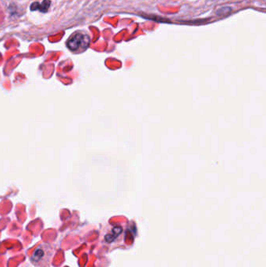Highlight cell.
Listing matches in <instances>:
<instances>
[{
    "label": "cell",
    "mask_w": 266,
    "mask_h": 267,
    "mask_svg": "<svg viewBox=\"0 0 266 267\" xmlns=\"http://www.w3.org/2000/svg\"><path fill=\"white\" fill-rule=\"evenodd\" d=\"M90 43V38L82 33H76L67 41V46L72 51L86 49Z\"/></svg>",
    "instance_id": "obj_1"
},
{
    "label": "cell",
    "mask_w": 266,
    "mask_h": 267,
    "mask_svg": "<svg viewBox=\"0 0 266 267\" xmlns=\"http://www.w3.org/2000/svg\"><path fill=\"white\" fill-rule=\"evenodd\" d=\"M46 255H49L48 252V249L45 248H42L40 246L34 252L31 257V261L36 266H39L41 262H44V259H46Z\"/></svg>",
    "instance_id": "obj_2"
},
{
    "label": "cell",
    "mask_w": 266,
    "mask_h": 267,
    "mask_svg": "<svg viewBox=\"0 0 266 267\" xmlns=\"http://www.w3.org/2000/svg\"><path fill=\"white\" fill-rule=\"evenodd\" d=\"M51 4L50 0H44L42 3H39L38 2L32 3L31 5L30 9L31 11H34V10H38L41 11L42 13H46L48 11V9L49 8Z\"/></svg>",
    "instance_id": "obj_3"
},
{
    "label": "cell",
    "mask_w": 266,
    "mask_h": 267,
    "mask_svg": "<svg viewBox=\"0 0 266 267\" xmlns=\"http://www.w3.org/2000/svg\"><path fill=\"white\" fill-rule=\"evenodd\" d=\"M112 234H107L105 236V241L109 243H111L112 241L115 240V238H117V236L119 234H120L122 232V228L120 226H115L114 227L112 230Z\"/></svg>",
    "instance_id": "obj_4"
}]
</instances>
